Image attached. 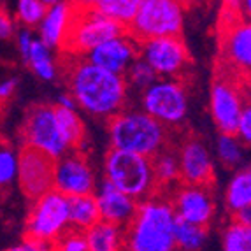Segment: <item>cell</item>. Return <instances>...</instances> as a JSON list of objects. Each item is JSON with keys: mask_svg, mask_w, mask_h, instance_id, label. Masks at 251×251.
<instances>
[{"mask_svg": "<svg viewBox=\"0 0 251 251\" xmlns=\"http://www.w3.org/2000/svg\"><path fill=\"white\" fill-rule=\"evenodd\" d=\"M65 81L75 105L90 116L111 120L126 107L128 86L123 75L95 67L79 56L65 54Z\"/></svg>", "mask_w": 251, "mask_h": 251, "instance_id": "6da1fadb", "label": "cell"}, {"mask_svg": "<svg viewBox=\"0 0 251 251\" xmlns=\"http://www.w3.org/2000/svg\"><path fill=\"white\" fill-rule=\"evenodd\" d=\"M174 222L176 214L167 197L139 202L135 216L123 228V251H177Z\"/></svg>", "mask_w": 251, "mask_h": 251, "instance_id": "7a4b0ae2", "label": "cell"}, {"mask_svg": "<svg viewBox=\"0 0 251 251\" xmlns=\"http://www.w3.org/2000/svg\"><path fill=\"white\" fill-rule=\"evenodd\" d=\"M111 150L128 151L153 158L171 146V130L148 116L141 109H123L107 120Z\"/></svg>", "mask_w": 251, "mask_h": 251, "instance_id": "3957f363", "label": "cell"}, {"mask_svg": "<svg viewBox=\"0 0 251 251\" xmlns=\"http://www.w3.org/2000/svg\"><path fill=\"white\" fill-rule=\"evenodd\" d=\"M104 177L118 192L125 193L135 202L160 195L151 158L146 156L109 148L104 156Z\"/></svg>", "mask_w": 251, "mask_h": 251, "instance_id": "277c9868", "label": "cell"}, {"mask_svg": "<svg viewBox=\"0 0 251 251\" xmlns=\"http://www.w3.org/2000/svg\"><path fill=\"white\" fill-rule=\"evenodd\" d=\"M125 34V26L97 14L90 9L88 2H75L72 25L67 39L63 42L62 53H65L67 56L83 58L84 54H88L97 46Z\"/></svg>", "mask_w": 251, "mask_h": 251, "instance_id": "5b68a950", "label": "cell"}, {"mask_svg": "<svg viewBox=\"0 0 251 251\" xmlns=\"http://www.w3.org/2000/svg\"><path fill=\"white\" fill-rule=\"evenodd\" d=\"M184 5L176 0H141L126 34L137 42L162 37H181Z\"/></svg>", "mask_w": 251, "mask_h": 251, "instance_id": "8992f818", "label": "cell"}, {"mask_svg": "<svg viewBox=\"0 0 251 251\" xmlns=\"http://www.w3.org/2000/svg\"><path fill=\"white\" fill-rule=\"evenodd\" d=\"M20 137L23 148L35 150L53 160L62 158L71 151L60 134L54 105L51 104H34L28 107L21 123Z\"/></svg>", "mask_w": 251, "mask_h": 251, "instance_id": "52a82bcc", "label": "cell"}, {"mask_svg": "<svg viewBox=\"0 0 251 251\" xmlns=\"http://www.w3.org/2000/svg\"><path fill=\"white\" fill-rule=\"evenodd\" d=\"M143 113L172 130L179 126L188 114V93L183 81L156 79L141 93Z\"/></svg>", "mask_w": 251, "mask_h": 251, "instance_id": "ba28073f", "label": "cell"}, {"mask_svg": "<svg viewBox=\"0 0 251 251\" xmlns=\"http://www.w3.org/2000/svg\"><path fill=\"white\" fill-rule=\"evenodd\" d=\"M69 230L67 197L56 190L32 202L25 222V237L54 244Z\"/></svg>", "mask_w": 251, "mask_h": 251, "instance_id": "9c48e42d", "label": "cell"}, {"mask_svg": "<svg viewBox=\"0 0 251 251\" xmlns=\"http://www.w3.org/2000/svg\"><path fill=\"white\" fill-rule=\"evenodd\" d=\"M246 105L248 93L243 92L241 79L218 71L216 79L211 84L209 109L220 134H235V126Z\"/></svg>", "mask_w": 251, "mask_h": 251, "instance_id": "30bf717a", "label": "cell"}, {"mask_svg": "<svg viewBox=\"0 0 251 251\" xmlns=\"http://www.w3.org/2000/svg\"><path fill=\"white\" fill-rule=\"evenodd\" d=\"M139 58L158 79H179L190 69V54L181 37H162L139 42Z\"/></svg>", "mask_w": 251, "mask_h": 251, "instance_id": "8fae6325", "label": "cell"}, {"mask_svg": "<svg viewBox=\"0 0 251 251\" xmlns=\"http://www.w3.org/2000/svg\"><path fill=\"white\" fill-rule=\"evenodd\" d=\"M97 176L83 153L69 151L62 158L54 160L53 190L63 197H83L93 195L97 188Z\"/></svg>", "mask_w": 251, "mask_h": 251, "instance_id": "7c38bea8", "label": "cell"}, {"mask_svg": "<svg viewBox=\"0 0 251 251\" xmlns=\"http://www.w3.org/2000/svg\"><path fill=\"white\" fill-rule=\"evenodd\" d=\"M220 50L225 62V69H220V72L237 79H243V74L248 75L251 67V25L248 18L243 20V14L237 13L234 21H228L220 39Z\"/></svg>", "mask_w": 251, "mask_h": 251, "instance_id": "4fadbf2b", "label": "cell"}, {"mask_svg": "<svg viewBox=\"0 0 251 251\" xmlns=\"http://www.w3.org/2000/svg\"><path fill=\"white\" fill-rule=\"evenodd\" d=\"M54 160L30 148L18 151V186L28 201H37L53 190Z\"/></svg>", "mask_w": 251, "mask_h": 251, "instance_id": "5bb4252c", "label": "cell"}, {"mask_svg": "<svg viewBox=\"0 0 251 251\" xmlns=\"http://www.w3.org/2000/svg\"><path fill=\"white\" fill-rule=\"evenodd\" d=\"M176 218L199 226H209L216 213V202L209 186L177 184L167 195Z\"/></svg>", "mask_w": 251, "mask_h": 251, "instance_id": "9a60e30c", "label": "cell"}, {"mask_svg": "<svg viewBox=\"0 0 251 251\" xmlns=\"http://www.w3.org/2000/svg\"><path fill=\"white\" fill-rule=\"evenodd\" d=\"M177 163H179L181 184L190 186H209L213 184L214 165L211 153L204 141L199 137H184L176 146Z\"/></svg>", "mask_w": 251, "mask_h": 251, "instance_id": "2e32d148", "label": "cell"}, {"mask_svg": "<svg viewBox=\"0 0 251 251\" xmlns=\"http://www.w3.org/2000/svg\"><path fill=\"white\" fill-rule=\"evenodd\" d=\"M83 58L105 72L125 75L126 69L139 58V42L125 34L97 46Z\"/></svg>", "mask_w": 251, "mask_h": 251, "instance_id": "e0dca14e", "label": "cell"}, {"mask_svg": "<svg viewBox=\"0 0 251 251\" xmlns=\"http://www.w3.org/2000/svg\"><path fill=\"white\" fill-rule=\"evenodd\" d=\"M93 197L97 201L100 222L109 223V225L125 228L137 213L139 202L126 197L125 193L118 192L107 181H102L100 184H97Z\"/></svg>", "mask_w": 251, "mask_h": 251, "instance_id": "ac0fdd59", "label": "cell"}, {"mask_svg": "<svg viewBox=\"0 0 251 251\" xmlns=\"http://www.w3.org/2000/svg\"><path fill=\"white\" fill-rule=\"evenodd\" d=\"M74 18L72 2H50L48 11L37 26V39L51 51H62Z\"/></svg>", "mask_w": 251, "mask_h": 251, "instance_id": "d6986e66", "label": "cell"}, {"mask_svg": "<svg viewBox=\"0 0 251 251\" xmlns=\"http://www.w3.org/2000/svg\"><path fill=\"white\" fill-rule=\"evenodd\" d=\"M151 165H153V174H155V181L158 184L160 195H167L177 184H181L176 146L171 144L169 148L160 151L158 155L151 158Z\"/></svg>", "mask_w": 251, "mask_h": 251, "instance_id": "ffe728a7", "label": "cell"}, {"mask_svg": "<svg viewBox=\"0 0 251 251\" xmlns=\"http://www.w3.org/2000/svg\"><path fill=\"white\" fill-rule=\"evenodd\" d=\"M54 116H56L60 134H62L69 150L81 153V150L84 148V143H86V130H84V123L81 120L79 113L54 105Z\"/></svg>", "mask_w": 251, "mask_h": 251, "instance_id": "44dd1931", "label": "cell"}, {"mask_svg": "<svg viewBox=\"0 0 251 251\" xmlns=\"http://www.w3.org/2000/svg\"><path fill=\"white\" fill-rule=\"evenodd\" d=\"M69 202V228L77 232H86L100 222L99 207L93 195L67 199Z\"/></svg>", "mask_w": 251, "mask_h": 251, "instance_id": "7402d4cb", "label": "cell"}, {"mask_svg": "<svg viewBox=\"0 0 251 251\" xmlns=\"http://www.w3.org/2000/svg\"><path fill=\"white\" fill-rule=\"evenodd\" d=\"M225 202L228 213L234 216L235 213L251 207V171L250 167H241L226 186Z\"/></svg>", "mask_w": 251, "mask_h": 251, "instance_id": "603a6c76", "label": "cell"}, {"mask_svg": "<svg viewBox=\"0 0 251 251\" xmlns=\"http://www.w3.org/2000/svg\"><path fill=\"white\" fill-rule=\"evenodd\" d=\"M88 251H123V228L99 222L84 232Z\"/></svg>", "mask_w": 251, "mask_h": 251, "instance_id": "cb8c5ba5", "label": "cell"}, {"mask_svg": "<svg viewBox=\"0 0 251 251\" xmlns=\"http://www.w3.org/2000/svg\"><path fill=\"white\" fill-rule=\"evenodd\" d=\"M139 4H141V0H93V2H88L92 11L114 21L118 25L125 26V28H128V25L134 20Z\"/></svg>", "mask_w": 251, "mask_h": 251, "instance_id": "d4e9b609", "label": "cell"}, {"mask_svg": "<svg viewBox=\"0 0 251 251\" xmlns=\"http://www.w3.org/2000/svg\"><path fill=\"white\" fill-rule=\"evenodd\" d=\"M25 63L42 81H54L58 77V65L54 62L53 51L48 46H44L37 37L34 39L32 46H30Z\"/></svg>", "mask_w": 251, "mask_h": 251, "instance_id": "484cf974", "label": "cell"}, {"mask_svg": "<svg viewBox=\"0 0 251 251\" xmlns=\"http://www.w3.org/2000/svg\"><path fill=\"white\" fill-rule=\"evenodd\" d=\"M207 239V228L205 226L192 225L176 218L174 222V243L177 251H199L204 246Z\"/></svg>", "mask_w": 251, "mask_h": 251, "instance_id": "4316f807", "label": "cell"}, {"mask_svg": "<svg viewBox=\"0 0 251 251\" xmlns=\"http://www.w3.org/2000/svg\"><path fill=\"white\" fill-rule=\"evenodd\" d=\"M216 155L220 162L226 167H241L244 155H246V146L235 135L220 134L216 141Z\"/></svg>", "mask_w": 251, "mask_h": 251, "instance_id": "83f0119b", "label": "cell"}, {"mask_svg": "<svg viewBox=\"0 0 251 251\" xmlns=\"http://www.w3.org/2000/svg\"><path fill=\"white\" fill-rule=\"evenodd\" d=\"M48 5H50V2H46V0H20L16 4V11H14L13 18L23 28L34 30L37 28L44 14H46Z\"/></svg>", "mask_w": 251, "mask_h": 251, "instance_id": "f1b7e54d", "label": "cell"}, {"mask_svg": "<svg viewBox=\"0 0 251 251\" xmlns=\"http://www.w3.org/2000/svg\"><path fill=\"white\" fill-rule=\"evenodd\" d=\"M223 251H251V226H244L232 220L223 228Z\"/></svg>", "mask_w": 251, "mask_h": 251, "instance_id": "f546056e", "label": "cell"}, {"mask_svg": "<svg viewBox=\"0 0 251 251\" xmlns=\"http://www.w3.org/2000/svg\"><path fill=\"white\" fill-rule=\"evenodd\" d=\"M123 79H125L126 86H132L134 90L143 93L144 90L150 88L151 84L155 83L158 77H156L155 72L151 71L148 63H144L141 58H137L128 69H126Z\"/></svg>", "mask_w": 251, "mask_h": 251, "instance_id": "4dcf8cb0", "label": "cell"}, {"mask_svg": "<svg viewBox=\"0 0 251 251\" xmlns=\"http://www.w3.org/2000/svg\"><path fill=\"white\" fill-rule=\"evenodd\" d=\"M18 177V151L0 146V190H9Z\"/></svg>", "mask_w": 251, "mask_h": 251, "instance_id": "1f68e13d", "label": "cell"}, {"mask_svg": "<svg viewBox=\"0 0 251 251\" xmlns=\"http://www.w3.org/2000/svg\"><path fill=\"white\" fill-rule=\"evenodd\" d=\"M53 251H88L84 232L71 230L69 228L62 237L53 244Z\"/></svg>", "mask_w": 251, "mask_h": 251, "instance_id": "d6a6232c", "label": "cell"}, {"mask_svg": "<svg viewBox=\"0 0 251 251\" xmlns=\"http://www.w3.org/2000/svg\"><path fill=\"white\" fill-rule=\"evenodd\" d=\"M234 135L244 144V146H250V143H251V105L250 104L244 107L243 114L239 118Z\"/></svg>", "mask_w": 251, "mask_h": 251, "instance_id": "836d02e7", "label": "cell"}, {"mask_svg": "<svg viewBox=\"0 0 251 251\" xmlns=\"http://www.w3.org/2000/svg\"><path fill=\"white\" fill-rule=\"evenodd\" d=\"M35 37H37V35H35L34 30L23 28V26H20V28L16 30V34H14V39H16L18 53H20V56L23 58V62H26V56H28L30 46H32V42H34Z\"/></svg>", "mask_w": 251, "mask_h": 251, "instance_id": "e575fe53", "label": "cell"}, {"mask_svg": "<svg viewBox=\"0 0 251 251\" xmlns=\"http://www.w3.org/2000/svg\"><path fill=\"white\" fill-rule=\"evenodd\" d=\"M16 34V21L5 7H0V41H7Z\"/></svg>", "mask_w": 251, "mask_h": 251, "instance_id": "d590c367", "label": "cell"}, {"mask_svg": "<svg viewBox=\"0 0 251 251\" xmlns=\"http://www.w3.org/2000/svg\"><path fill=\"white\" fill-rule=\"evenodd\" d=\"M4 251H53V244L23 237L18 244L9 246L7 250H4Z\"/></svg>", "mask_w": 251, "mask_h": 251, "instance_id": "8d00e7d4", "label": "cell"}, {"mask_svg": "<svg viewBox=\"0 0 251 251\" xmlns=\"http://www.w3.org/2000/svg\"><path fill=\"white\" fill-rule=\"evenodd\" d=\"M16 86H18L16 77H5V79H0V107L14 95Z\"/></svg>", "mask_w": 251, "mask_h": 251, "instance_id": "74e56055", "label": "cell"}, {"mask_svg": "<svg viewBox=\"0 0 251 251\" xmlns=\"http://www.w3.org/2000/svg\"><path fill=\"white\" fill-rule=\"evenodd\" d=\"M56 107H62V109H71V111H75L77 105H75L74 99H72L71 93H63V95L58 97V100H56Z\"/></svg>", "mask_w": 251, "mask_h": 251, "instance_id": "f35d334b", "label": "cell"}, {"mask_svg": "<svg viewBox=\"0 0 251 251\" xmlns=\"http://www.w3.org/2000/svg\"><path fill=\"white\" fill-rule=\"evenodd\" d=\"M232 218H234V222L241 223V225L251 226V207H248V209H243V211H239V213H235Z\"/></svg>", "mask_w": 251, "mask_h": 251, "instance_id": "ab89813d", "label": "cell"}]
</instances>
